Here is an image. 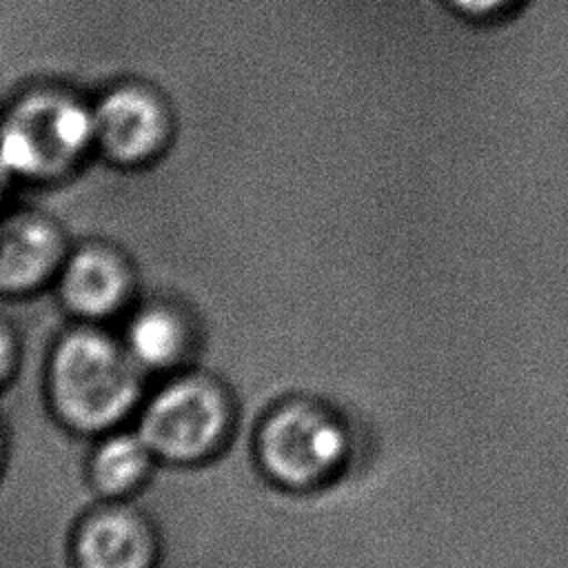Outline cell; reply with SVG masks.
Listing matches in <instances>:
<instances>
[{"label": "cell", "mask_w": 568, "mask_h": 568, "mask_svg": "<svg viewBox=\"0 0 568 568\" xmlns=\"http://www.w3.org/2000/svg\"><path fill=\"white\" fill-rule=\"evenodd\" d=\"M257 459L266 477L284 488L304 490L333 477L346 457L344 426L315 402H286L260 426Z\"/></svg>", "instance_id": "cell-2"}, {"label": "cell", "mask_w": 568, "mask_h": 568, "mask_svg": "<svg viewBox=\"0 0 568 568\" xmlns=\"http://www.w3.org/2000/svg\"><path fill=\"white\" fill-rule=\"evenodd\" d=\"M122 344L142 371H164L182 357L186 331L171 308L146 306L129 322Z\"/></svg>", "instance_id": "cell-10"}, {"label": "cell", "mask_w": 568, "mask_h": 568, "mask_svg": "<svg viewBox=\"0 0 568 568\" xmlns=\"http://www.w3.org/2000/svg\"><path fill=\"white\" fill-rule=\"evenodd\" d=\"M93 131L106 155L138 162L155 153L164 140L166 120L160 102L138 87L111 91L93 111Z\"/></svg>", "instance_id": "cell-6"}, {"label": "cell", "mask_w": 568, "mask_h": 568, "mask_svg": "<svg viewBox=\"0 0 568 568\" xmlns=\"http://www.w3.org/2000/svg\"><path fill=\"white\" fill-rule=\"evenodd\" d=\"M455 9L470 13V16H488L497 9H501L508 0H448Z\"/></svg>", "instance_id": "cell-12"}, {"label": "cell", "mask_w": 568, "mask_h": 568, "mask_svg": "<svg viewBox=\"0 0 568 568\" xmlns=\"http://www.w3.org/2000/svg\"><path fill=\"white\" fill-rule=\"evenodd\" d=\"M7 173H9V171H7L4 164L0 162V197H2V182H4V175H7Z\"/></svg>", "instance_id": "cell-13"}, {"label": "cell", "mask_w": 568, "mask_h": 568, "mask_svg": "<svg viewBox=\"0 0 568 568\" xmlns=\"http://www.w3.org/2000/svg\"><path fill=\"white\" fill-rule=\"evenodd\" d=\"M93 138V113L64 95L38 93L22 100L2 122L0 162L18 175H55Z\"/></svg>", "instance_id": "cell-3"}, {"label": "cell", "mask_w": 568, "mask_h": 568, "mask_svg": "<svg viewBox=\"0 0 568 568\" xmlns=\"http://www.w3.org/2000/svg\"><path fill=\"white\" fill-rule=\"evenodd\" d=\"M126 264L104 246H84L60 266V295L69 311L100 320L115 313L129 295Z\"/></svg>", "instance_id": "cell-8"}, {"label": "cell", "mask_w": 568, "mask_h": 568, "mask_svg": "<svg viewBox=\"0 0 568 568\" xmlns=\"http://www.w3.org/2000/svg\"><path fill=\"white\" fill-rule=\"evenodd\" d=\"M64 242L55 226L33 215L0 224V291L24 293L60 271Z\"/></svg>", "instance_id": "cell-7"}, {"label": "cell", "mask_w": 568, "mask_h": 568, "mask_svg": "<svg viewBox=\"0 0 568 568\" xmlns=\"http://www.w3.org/2000/svg\"><path fill=\"white\" fill-rule=\"evenodd\" d=\"M155 455L140 433H113L104 437L89 459L93 486L109 497L131 493L149 477Z\"/></svg>", "instance_id": "cell-9"}, {"label": "cell", "mask_w": 568, "mask_h": 568, "mask_svg": "<svg viewBox=\"0 0 568 568\" xmlns=\"http://www.w3.org/2000/svg\"><path fill=\"white\" fill-rule=\"evenodd\" d=\"M142 368L124 344L102 331L67 333L49 364V397L58 417L80 433H102L120 424L138 404Z\"/></svg>", "instance_id": "cell-1"}, {"label": "cell", "mask_w": 568, "mask_h": 568, "mask_svg": "<svg viewBox=\"0 0 568 568\" xmlns=\"http://www.w3.org/2000/svg\"><path fill=\"white\" fill-rule=\"evenodd\" d=\"M229 422L231 408L224 393L206 377L184 375L149 399L138 433L155 459L193 464L213 453Z\"/></svg>", "instance_id": "cell-4"}, {"label": "cell", "mask_w": 568, "mask_h": 568, "mask_svg": "<svg viewBox=\"0 0 568 568\" xmlns=\"http://www.w3.org/2000/svg\"><path fill=\"white\" fill-rule=\"evenodd\" d=\"M153 559L151 528L124 506L89 513L73 537L75 568H151Z\"/></svg>", "instance_id": "cell-5"}, {"label": "cell", "mask_w": 568, "mask_h": 568, "mask_svg": "<svg viewBox=\"0 0 568 568\" xmlns=\"http://www.w3.org/2000/svg\"><path fill=\"white\" fill-rule=\"evenodd\" d=\"M16 362V344L7 326L0 322V384L9 377Z\"/></svg>", "instance_id": "cell-11"}]
</instances>
